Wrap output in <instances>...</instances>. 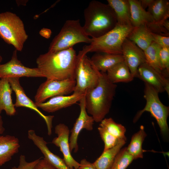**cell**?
<instances>
[{"label": "cell", "mask_w": 169, "mask_h": 169, "mask_svg": "<svg viewBox=\"0 0 169 169\" xmlns=\"http://www.w3.org/2000/svg\"><path fill=\"white\" fill-rule=\"evenodd\" d=\"M77 56L73 47L56 52L48 51L37 58V68L47 79H75Z\"/></svg>", "instance_id": "cell-1"}, {"label": "cell", "mask_w": 169, "mask_h": 169, "mask_svg": "<svg viewBox=\"0 0 169 169\" xmlns=\"http://www.w3.org/2000/svg\"><path fill=\"white\" fill-rule=\"evenodd\" d=\"M116 88V84L108 80L106 73L100 72L98 85L86 92V110L95 122H100L109 112Z\"/></svg>", "instance_id": "cell-2"}, {"label": "cell", "mask_w": 169, "mask_h": 169, "mask_svg": "<svg viewBox=\"0 0 169 169\" xmlns=\"http://www.w3.org/2000/svg\"><path fill=\"white\" fill-rule=\"evenodd\" d=\"M83 26L87 35L92 38L99 37L113 29L117 21L115 13L108 4L92 0L84 11Z\"/></svg>", "instance_id": "cell-3"}, {"label": "cell", "mask_w": 169, "mask_h": 169, "mask_svg": "<svg viewBox=\"0 0 169 169\" xmlns=\"http://www.w3.org/2000/svg\"><path fill=\"white\" fill-rule=\"evenodd\" d=\"M88 53L87 46L85 45L77 54L74 73L76 84L74 93L85 94L98 84L100 72L86 55Z\"/></svg>", "instance_id": "cell-4"}, {"label": "cell", "mask_w": 169, "mask_h": 169, "mask_svg": "<svg viewBox=\"0 0 169 169\" xmlns=\"http://www.w3.org/2000/svg\"><path fill=\"white\" fill-rule=\"evenodd\" d=\"M134 27L131 25H122L117 23L115 26L104 35L92 38L87 45L88 52L122 54L123 43Z\"/></svg>", "instance_id": "cell-5"}, {"label": "cell", "mask_w": 169, "mask_h": 169, "mask_svg": "<svg viewBox=\"0 0 169 169\" xmlns=\"http://www.w3.org/2000/svg\"><path fill=\"white\" fill-rule=\"evenodd\" d=\"M92 38L85 32L79 19L68 20L51 41L48 51L56 52L73 47L79 43L90 44Z\"/></svg>", "instance_id": "cell-6"}, {"label": "cell", "mask_w": 169, "mask_h": 169, "mask_svg": "<svg viewBox=\"0 0 169 169\" xmlns=\"http://www.w3.org/2000/svg\"><path fill=\"white\" fill-rule=\"evenodd\" d=\"M0 37L17 51H21L28 36L20 18L14 13L6 11L0 13Z\"/></svg>", "instance_id": "cell-7"}, {"label": "cell", "mask_w": 169, "mask_h": 169, "mask_svg": "<svg viewBox=\"0 0 169 169\" xmlns=\"http://www.w3.org/2000/svg\"><path fill=\"white\" fill-rule=\"evenodd\" d=\"M145 84L144 97L146 103L144 108L139 111L134 117L133 122H136L145 111L150 113L156 120L162 135L166 136L169 133L167 119L169 114V107L160 101L158 93L152 87Z\"/></svg>", "instance_id": "cell-8"}, {"label": "cell", "mask_w": 169, "mask_h": 169, "mask_svg": "<svg viewBox=\"0 0 169 169\" xmlns=\"http://www.w3.org/2000/svg\"><path fill=\"white\" fill-rule=\"evenodd\" d=\"M75 80L69 79L58 80H47L39 86L34 97L38 105L45 102L49 98L60 95H66L73 92Z\"/></svg>", "instance_id": "cell-9"}, {"label": "cell", "mask_w": 169, "mask_h": 169, "mask_svg": "<svg viewBox=\"0 0 169 169\" xmlns=\"http://www.w3.org/2000/svg\"><path fill=\"white\" fill-rule=\"evenodd\" d=\"M17 51L15 49L11 59L5 64H0V78L23 77H44L38 68H30L23 65L18 58Z\"/></svg>", "instance_id": "cell-10"}, {"label": "cell", "mask_w": 169, "mask_h": 169, "mask_svg": "<svg viewBox=\"0 0 169 169\" xmlns=\"http://www.w3.org/2000/svg\"><path fill=\"white\" fill-rule=\"evenodd\" d=\"M8 79L12 90L14 92L16 95V101L14 104L15 107H25L36 112L45 120L47 128L48 135H51L52 128V120L54 116L46 115L39 110L35 102L26 95L20 85L19 78L13 77Z\"/></svg>", "instance_id": "cell-11"}, {"label": "cell", "mask_w": 169, "mask_h": 169, "mask_svg": "<svg viewBox=\"0 0 169 169\" xmlns=\"http://www.w3.org/2000/svg\"><path fill=\"white\" fill-rule=\"evenodd\" d=\"M79 102L80 113L71 130V134L69 137V145L71 152L74 150V152L76 153L79 150L77 141L78 136L81 131L83 129L89 131H92L95 122L92 117L89 115L87 112L85 105V96Z\"/></svg>", "instance_id": "cell-12"}, {"label": "cell", "mask_w": 169, "mask_h": 169, "mask_svg": "<svg viewBox=\"0 0 169 169\" xmlns=\"http://www.w3.org/2000/svg\"><path fill=\"white\" fill-rule=\"evenodd\" d=\"M55 133L57 136L53 139L52 143L59 148L63 154V159L70 169H78L79 163L73 157L70 151L69 139L70 131L68 126L63 123H59L55 127Z\"/></svg>", "instance_id": "cell-13"}, {"label": "cell", "mask_w": 169, "mask_h": 169, "mask_svg": "<svg viewBox=\"0 0 169 169\" xmlns=\"http://www.w3.org/2000/svg\"><path fill=\"white\" fill-rule=\"evenodd\" d=\"M137 77L151 86L158 93L165 91L169 95V81L168 79L146 62L139 66Z\"/></svg>", "instance_id": "cell-14"}, {"label": "cell", "mask_w": 169, "mask_h": 169, "mask_svg": "<svg viewBox=\"0 0 169 169\" xmlns=\"http://www.w3.org/2000/svg\"><path fill=\"white\" fill-rule=\"evenodd\" d=\"M122 54L133 77H137L139 66L146 62L144 51L126 38L122 47Z\"/></svg>", "instance_id": "cell-15"}, {"label": "cell", "mask_w": 169, "mask_h": 169, "mask_svg": "<svg viewBox=\"0 0 169 169\" xmlns=\"http://www.w3.org/2000/svg\"><path fill=\"white\" fill-rule=\"evenodd\" d=\"M28 137L40 150L45 160L55 169H70L63 159L50 151L47 146L48 143L43 137L37 135L34 130H29L28 131Z\"/></svg>", "instance_id": "cell-16"}, {"label": "cell", "mask_w": 169, "mask_h": 169, "mask_svg": "<svg viewBox=\"0 0 169 169\" xmlns=\"http://www.w3.org/2000/svg\"><path fill=\"white\" fill-rule=\"evenodd\" d=\"M85 95V93L73 92L69 95H60L51 98L47 101L36 105L45 111L53 113L76 104Z\"/></svg>", "instance_id": "cell-17"}, {"label": "cell", "mask_w": 169, "mask_h": 169, "mask_svg": "<svg viewBox=\"0 0 169 169\" xmlns=\"http://www.w3.org/2000/svg\"><path fill=\"white\" fill-rule=\"evenodd\" d=\"M128 1L131 24L133 27L146 25L148 28L156 23L150 13L142 8L139 0H128Z\"/></svg>", "instance_id": "cell-18"}, {"label": "cell", "mask_w": 169, "mask_h": 169, "mask_svg": "<svg viewBox=\"0 0 169 169\" xmlns=\"http://www.w3.org/2000/svg\"><path fill=\"white\" fill-rule=\"evenodd\" d=\"M20 147L19 140L14 136L0 135V166L10 161Z\"/></svg>", "instance_id": "cell-19"}, {"label": "cell", "mask_w": 169, "mask_h": 169, "mask_svg": "<svg viewBox=\"0 0 169 169\" xmlns=\"http://www.w3.org/2000/svg\"><path fill=\"white\" fill-rule=\"evenodd\" d=\"M90 59L98 70L105 73L117 63L124 60L122 54L98 52L93 55Z\"/></svg>", "instance_id": "cell-20"}, {"label": "cell", "mask_w": 169, "mask_h": 169, "mask_svg": "<svg viewBox=\"0 0 169 169\" xmlns=\"http://www.w3.org/2000/svg\"><path fill=\"white\" fill-rule=\"evenodd\" d=\"M12 89L8 78H0V115L3 110L9 116L14 115L16 112L11 95Z\"/></svg>", "instance_id": "cell-21"}, {"label": "cell", "mask_w": 169, "mask_h": 169, "mask_svg": "<svg viewBox=\"0 0 169 169\" xmlns=\"http://www.w3.org/2000/svg\"><path fill=\"white\" fill-rule=\"evenodd\" d=\"M127 38L143 51L153 42L152 32L146 25L134 27Z\"/></svg>", "instance_id": "cell-22"}, {"label": "cell", "mask_w": 169, "mask_h": 169, "mask_svg": "<svg viewBox=\"0 0 169 169\" xmlns=\"http://www.w3.org/2000/svg\"><path fill=\"white\" fill-rule=\"evenodd\" d=\"M106 73L108 80L114 84L130 82L134 78L124 60L115 65Z\"/></svg>", "instance_id": "cell-23"}, {"label": "cell", "mask_w": 169, "mask_h": 169, "mask_svg": "<svg viewBox=\"0 0 169 169\" xmlns=\"http://www.w3.org/2000/svg\"><path fill=\"white\" fill-rule=\"evenodd\" d=\"M107 2L115 13L117 24L132 26L128 0H107Z\"/></svg>", "instance_id": "cell-24"}, {"label": "cell", "mask_w": 169, "mask_h": 169, "mask_svg": "<svg viewBox=\"0 0 169 169\" xmlns=\"http://www.w3.org/2000/svg\"><path fill=\"white\" fill-rule=\"evenodd\" d=\"M126 142V141H122L113 147L103 151L93 163L97 169H110L116 156Z\"/></svg>", "instance_id": "cell-25"}, {"label": "cell", "mask_w": 169, "mask_h": 169, "mask_svg": "<svg viewBox=\"0 0 169 169\" xmlns=\"http://www.w3.org/2000/svg\"><path fill=\"white\" fill-rule=\"evenodd\" d=\"M147 11L155 22L162 24L169 17V1L153 0L148 7Z\"/></svg>", "instance_id": "cell-26"}, {"label": "cell", "mask_w": 169, "mask_h": 169, "mask_svg": "<svg viewBox=\"0 0 169 169\" xmlns=\"http://www.w3.org/2000/svg\"><path fill=\"white\" fill-rule=\"evenodd\" d=\"M146 136L143 126H141L139 130L132 136L130 144L126 147L127 152L135 160L143 158L144 150L142 144Z\"/></svg>", "instance_id": "cell-27"}, {"label": "cell", "mask_w": 169, "mask_h": 169, "mask_svg": "<svg viewBox=\"0 0 169 169\" xmlns=\"http://www.w3.org/2000/svg\"><path fill=\"white\" fill-rule=\"evenodd\" d=\"M99 126L105 128L110 134L119 140L126 141L125 135V128L116 122L111 118H105L100 122Z\"/></svg>", "instance_id": "cell-28"}, {"label": "cell", "mask_w": 169, "mask_h": 169, "mask_svg": "<svg viewBox=\"0 0 169 169\" xmlns=\"http://www.w3.org/2000/svg\"><path fill=\"white\" fill-rule=\"evenodd\" d=\"M160 48L153 42L144 52L146 62L158 72L163 74L159 60V54Z\"/></svg>", "instance_id": "cell-29"}, {"label": "cell", "mask_w": 169, "mask_h": 169, "mask_svg": "<svg viewBox=\"0 0 169 169\" xmlns=\"http://www.w3.org/2000/svg\"><path fill=\"white\" fill-rule=\"evenodd\" d=\"M134 160L127 151L126 147L121 148L116 156L110 169H126Z\"/></svg>", "instance_id": "cell-30"}, {"label": "cell", "mask_w": 169, "mask_h": 169, "mask_svg": "<svg viewBox=\"0 0 169 169\" xmlns=\"http://www.w3.org/2000/svg\"><path fill=\"white\" fill-rule=\"evenodd\" d=\"M98 130L100 136L104 143V151L113 147L121 141H125L120 140L115 137L102 127L99 126Z\"/></svg>", "instance_id": "cell-31"}, {"label": "cell", "mask_w": 169, "mask_h": 169, "mask_svg": "<svg viewBox=\"0 0 169 169\" xmlns=\"http://www.w3.org/2000/svg\"><path fill=\"white\" fill-rule=\"evenodd\" d=\"M159 60L163 74L166 78L169 74V48H160Z\"/></svg>", "instance_id": "cell-32"}, {"label": "cell", "mask_w": 169, "mask_h": 169, "mask_svg": "<svg viewBox=\"0 0 169 169\" xmlns=\"http://www.w3.org/2000/svg\"><path fill=\"white\" fill-rule=\"evenodd\" d=\"M40 158L31 162L27 161L24 155H21L19 157V163L17 166H14L12 169H33Z\"/></svg>", "instance_id": "cell-33"}, {"label": "cell", "mask_w": 169, "mask_h": 169, "mask_svg": "<svg viewBox=\"0 0 169 169\" xmlns=\"http://www.w3.org/2000/svg\"><path fill=\"white\" fill-rule=\"evenodd\" d=\"M153 42L161 48H169V37L152 33Z\"/></svg>", "instance_id": "cell-34"}, {"label": "cell", "mask_w": 169, "mask_h": 169, "mask_svg": "<svg viewBox=\"0 0 169 169\" xmlns=\"http://www.w3.org/2000/svg\"><path fill=\"white\" fill-rule=\"evenodd\" d=\"M33 169H55L44 158L40 157Z\"/></svg>", "instance_id": "cell-35"}, {"label": "cell", "mask_w": 169, "mask_h": 169, "mask_svg": "<svg viewBox=\"0 0 169 169\" xmlns=\"http://www.w3.org/2000/svg\"><path fill=\"white\" fill-rule=\"evenodd\" d=\"M78 169H97L93 163L87 161L85 159L81 160Z\"/></svg>", "instance_id": "cell-36"}, {"label": "cell", "mask_w": 169, "mask_h": 169, "mask_svg": "<svg viewBox=\"0 0 169 169\" xmlns=\"http://www.w3.org/2000/svg\"><path fill=\"white\" fill-rule=\"evenodd\" d=\"M51 33V31L50 29L46 28L42 29L40 32V34L41 36L47 38L50 37Z\"/></svg>", "instance_id": "cell-37"}, {"label": "cell", "mask_w": 169, "mask_h": 169, "mask_svg": "<svg viewBox=\"0 0 169 169\" xmlns=\"http://www.w3.org/2000/svg\"><path fill=\"white\" fill-rule=\"evenodd\" d=\"M142 8L146 9L153 1V0H139Z\"/></svg>", "instance_id": "cell-38"}, {"label": "cell", "mask_w": 169, "mask_h": 169, "mask_svg": "<svg viewBox=\"0 0 169 169\" xmlns=\"http://www.w3.org/2000/svg\"><path fill=\"white\" fill-rule=\"evenodd\" d=\"M5 131V129L3 126V121L2 116L0 115V135L3 134Z\"/></svg>", "instance_id": "cell-39"}, {"label": "cell", "mask_w": 169, "mask_h": 169, "mask_svg": "<svg viewBox=\"0 0 169 169\" xmlns=\"http://www.w3.org/2000/svg\"><path fill=\"white\" fill-rule=\"evenodd\" d=\"M162 25L165 29L167 31H169V20L168 19L164 21L162 23Z\"/></svg>", "instance_id": "cell-40"}, {"label": "cell", "mask_w": 169, "mask_h": 169, "mask_svg": "<svg viewBox=\"0 0 169 169\" xmlns=\"http://www.w3.org/2000/svg\"><path fill=\"white\" fill-rule=\"evenodd\" d=\"M2 60H3L2 57L0 54V64H1V63L2 61Z\"/></svg>", "instance_id": "cell-41"}]
</instances>
